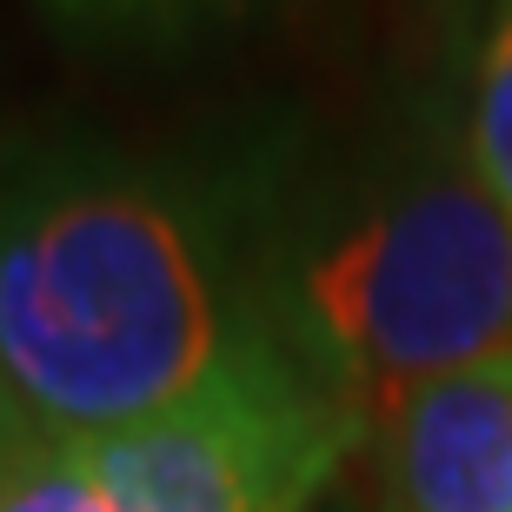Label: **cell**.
Here are the masks:
<instances>
[{"label": "cell", "mask_w": 512, "mask_h": 512, "mask_svg": "<svg viewBox=\"0 0 512 512\" xmlns=\"http://www.w3.org/2000/svg\"><path fill=\"white\" fill-rule=\"evenodd\" d=\"M286 120L187 147L0 133V373L40 446L173 413L260 346V266L300 167Z\"/></svg>", "instance_id": "6da1fadb"}, {"label": "cell", "mask_w": 512, "mask_h": 512, "mask_svg": "<svg viewBox=\"0 0 512 512\" xmlns=\"http://www.w3.org/2000/svg\"><path fill=\"white\" fill-rule=\"evenodd\" d=\"M260 333L346 406L512 353V220L459 94H406L346 153H300L260 266Z\"/></svg>", "instance_id": "7a4b0ae2"}, {"label": "cell", "mask_w": 512, "mask_h": 512, "mask_svg": "<svg viewBox=\"0 0 512 512\" xmlns=\"http://www.w3.org/2000/svg\"><path fill=\"white\" fill-rule=\"evenodd\" d=\"M366 419L260 340L173 413L80 459L114 512H313L360 459Z\"/></svg>", "instance_id": "3957f363"}, {"label": "cell", "mask_w": 512, "mask_h": 512, "mask_svg": "<svg viewBox=\"0 0 512 512\" xmlns=\"http://www.w3.org/2000/svg\"><path fill=\"white\" fill-rule=\"evenodd\" d=\"M360 459L366 512H512V353L373 406Z\"/></svg>", "instance_id": "277c9868"}, {"label": "cell", "mask_w": 512, "mask_h": 512, "mask_svg": "<svg viewBox=\"0 0 512 512\" xmlns=\"http://www.w3.org/2000/svg\"><path fill=\"white\" fill-rule=\"evenodd\" d=\"M273 0H34L47 34L80 60H180L227 34H247Z\"/></svg>", "instance_id": "5b68a950"}, {"label": "cell", "mask_w": 512, "mask_h": 512, "mask_svg": "<svg viewBox=\"0 0 512 512\" xmlns=\"http://www.w3.org/2000/svg\"><path fill=\"white\" fill-rule=\"evenodd\" d=\"M459 127L479 180L512 220V0H493L459 60Z\"/></svg>", "instance_id": "8992f818"}, {"label": "cell", "mask_w": 512, "mask_h": 512, "mask_svg": "<svg viewBox=\"0 0 512 512\" xmlns=\"http://www.w3.org/2000/svg\"><path fill=\"white\" fill-rule=\"evenodd\" d=\"M0 512H114L100 479L87 473V459L67 446H40L7 486H0Z\"/></svg>", "instance_id": "52a82bcc"}, {"label": "cell", "mask_w": 512, "mask_h": 512, "mask_svg": "<svg viewBox=\"0 0 512 512\" xmlns=\"http://www.w3.org/2000/svg\"><path fill=\"white\" fill-rule=\"evenodd\" d=\"M34 453H40V439H34V426H27V413H20L7 373H0V486H7V479H14Z\"/></svg>", "instance_id": "ba28073f"}, {"label": "cell", "mask_w": 512, "mask_h": 512, "mask_svg": "<svg viewBox=\"0 0 512 512\" xmlns=\"http://www.w3.org/2000/svg\"><path fill=\"white\" fill-rule=\"evenodd\" d=\"M486 7H493V0H426L433 27L446 34V54L466 60V47H473V34H479V20H486Z\"/></svg>", "instance_id": "9c48e42d"}]
</instances>
